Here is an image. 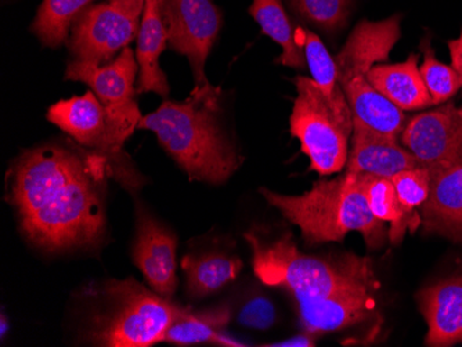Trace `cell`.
Segmentation results:
<instances>
[{
  "label": "cell",
  "mask_w": 462,
  "mask_h": 347,
  "mask_svg": "<svg viewBox=\"0 0 462 347\" xmlns=\"http://www.w3.org/2000/svg\"><path fill=\"white\" fill-rule=\"evenodd\" d=\"M107 158L77 142H51L23 152L12 172L9 201L21 233L48 252L93 247L106 233Z\"/></svg>",
  "instance_id": "obj_1"
},
{
  "label": "cell",
  "mask_w": 462,
  "mask_h": 347,
  "mask_svg": "<svg viewBox=\"0 0 462 347\" xmlns=\"http://www.w3.org/2000/svg\"><path fill=\"white\" fill-rule=\"evenodd\" d=\"M222 90L194 87L183 101L165 100L143 116L139 129L157 136L163 151L191 181L222 185L241 167L243 157L223 125Z\"/></svg>",
  "instance_id": "obj_2"
},
{
  "label": "cell",
  "mask_w": 462,
  "mask_h": 347,
  "mask_svg": "<svg viewBox=\"0 0 462 347\" xmlns=\"http://www.w3.org/2000/svg\"><path fill=\"white\" fill-rule=\"evenodd\" d=\"M244 238L252 251L256 277L269 287L287 289L298 303L316 302L356 289H380L370 258L355 253L326 258L308 255L297 247L291 232L270 240L251 230Z\"/></svg>",
  "instance_id": "obj_3"
},
{
  "label": "cell",
  "mask_w": 462,
  "mask_h": 347,
  "mask_svg": "<svg viewBox=\"0 0 462 347\" xmlns=\"http://www.w3.org/2000/svg\"><path fill=\"white\" fill-rule=\"evenodd\" d=\"M270 205L300 227L308 245L342 242L350 232H359L368 250L385 247L386 223L371 214L360 186L359 173L344 170L338 178H320L302 196H282L261 188Z\"/></svg>",
  "instance_id": "obj_4"
},
{
  "label": "cell",
  "mask_w": 462,
  "mask_h": 347,
  "mask_svg": "<svg viewBox=\"0 0 462 347\" xmlns=\"http://www.w3.org/2000/svg\"><path fill=\"white\" fill-rule=\"evenodd\" d=\"M401 14L381 22L362 20L334 57L353 122L394 140L401 139L409 118L370 84L367 72L389 59L392 49L401 39Z\"/></svg>",
  "instance_id": "obj_5"
},
{
  "label": "cell",
  "mask_w": 462,
  "mask_h": 347,
  "mask_svg": "<svg viewBox=\"0 0 462 347\" xmlns=\"http://www.w3.org/2000/svg\"><path fill=\"white\" fill-rule=\"evenodd\" d=\"M46 118L83 149L107 158L114 178L124 185L134 186L139 181L124 152L125 142L139 129L143 118L139 105L107 107L89 90L85 95L57 101L49 108Z\"/></svg>",
  "instance_id": "obj_6"
},
{
  "label": "cell",
  "mask_w": 462,
  "mask_h": 347,
  "mask_svg": "<svg viewBox=\"0 0 462 347\" xmlns=\"http://www.w3.org/2000/svg\"><path fill=\"white\" fill-rule=\"evenodd\" d=\"M106 292L111 299V313L96 323L92 342L97 346L150 347L162 343L166 331L189 310L134 279H113Z\"/></svg>",
  "instance_id": "obj_7"
},
{
  "label": "cell",
  "mask_w": 462,
  "mask_h": 347,
  "mask_svg": "<svg viewBox=\"0 0 462 347\" xmlns=\"http://www.w3.org/2000/svg\"><path fill=\"white\" fill-rule=\"evenodd\" d=\"M297 97L290 118L291 134L300 142L310 170L320 176L344 172L349 157L353 115L339 113L311 78L293 79Z\"/></svg>",
  "instance_id": "obj_8"
},
{
  "label": "cell",
  "mask_w": 462,
  "mask_h": 347,
  "mask_svg": "<svg viewBox=\"0 0 462 347\" xmlns=\"http://www.w3.org/2000/svg\"><path fill=\"white\" fill-rule=\"evenodd\" d=\"M145 0H104L83 10L67 46L78 61L111 63L139 35Z\"/></svg>",
  "instance_id": "obj_9"
},
{
  "label": "cell",
  "mask_w": 462,
  "mask_h": 347,
  "mask_svg": "<svg viewBox=\"0 0 462 347\" xmlns=\"http://www.w3.org/2000/svg\"><path fill=\"white\" fill-rule=\"evenodd\" d=\"M168 46L186 57L196 87L209 80L205 64L223 27V13L212 0H162Z\"/></svg>",
  "instance_id": "obj_10"
},
{
  "label": "cell",
  "mask_w": 462,
  "mask_h": 347,
  "mask_svg": "<svg viewBox=\"0 0 462 347\" xmlns=\"http://www.w3.org/2000/svg\"><path fill=\"white\" fill-rule=\"evenodd\" d=\"M402 144L427 168L462 163V105L453 101L425 111L407 122Z\"/></svg>",
  "instance_id": "obj_11"
},
{
  "label": "cell",
  "mask_w": 462,
  "mask_h": 347,
  "mask_svg": "<svg viewBox=\"0 0 462 347\" xmlns=\"http://www.w3.org/2000/svg\"><path fill=\"white\" fill-rule=\"evenodd\" d=\"M176 248L175 235L147 212L139 211L132 258L150 288L171 300L178 288Z\"/></svg>",
  "instance_id": "obj_12"
},
{
  "label": "cell",
  "mask_w": 462,
  "mask_h": 347,
  "mask_svg": "<svg viewBox=\"0 0 462 347\" xmlns=\"http://www.w3.org/2000/svg\"><path fill=\"white\" fill-rule=\"evenodd\" d=\"M139 64L131 46L124 49L111 63L97 66L72 59L66 69V80L87 85L104 105L125 108L136 105Z\"/></svg>",
  "instance_id": "obj_13"
},
{
  "label": "cell",
  "mask_w": 462,
  "mask_h": 347,
  "mask_svg": "<svg viewBox=\"0 0 462 347\" xmlns=\"http://www.w3.org/2000/svg\"><path fill=\"white\" fill-rule=\"evenodd\" d=\"M350 142L349 157L344 169L347 172L392 178L402 170L424 167L399 140L383 136L360 123L353 125Z\"/></svg>",
  "instance_id": "obj_14"
},
{
  "label": "cell",
  "mask_w": 462,
  "mask_h": 347,
  "mask_svg": "<svg viewBox=\"0 0 462 347\" xmlns=\"http://www.w3.org/2000/svg\"><path fill=\"white\" fill-rule=\"evenodd\" d=\"M428 324L425 344L448 347L462 342V270L417 295Z\"/></svg>",
  "instance_id": "obj_15"
},
{
  "label": "cell",
  "mask_w": 462,
  "mask_h": 347,
  "mask_svg": "<svg viewBox=\"0 0 462 347\" xmlns=\"http://www.w3.org/2000/svg\"><path fill=\"white\" fill-rule=\"evenodd\" d=\"M375 294L371 289H356L316 302L298 303L300 325L313 335L359 325L375 315Z\"/></svg>",
  "instance_id": "obj_16"
},
{
  "label": "cell",
  "mask_w": 462,
  "mask_h": 347,
  "mask_svg": "<svg viewBox=\"0 0 462 347\" xmlns=\"http://www.w3.org/2000/svg\"><path fill=\"white\" fill-rule=\"evenodd\" d=\"M430 172V196L420 212L425 234L462 243V163Z\"/></svg>",
  "instance_id": "obj_17"
},
{
  "label": "cell",
  "mask_w": 462,
  "mask_h": 347,
  "mask_svg": "<svg viewBox=\"0 0 462 347\" xmlns=\"http://www.w3.org/2000/svg\"><path fill=\"white\" fill-rule=\"evenodd\" d=\"M166 48L168 31L162 15V0H145L137 35V93H155L163 98L170 95V84L160 66L161 54Z\"/></svg>",
  "instance_id": "obj_18"
},
{
  "label": "cell",
  "mask_w": 462,
  "mask_h": 347,
  "mask_svg": "<svg viewBox=\"0 0 462 347\" xmlns=\"http://www.w3.org/2000/svg\"><path fill=\"white\" fill-rule=\"evenodd\" d=\"M418 59L417 54H410L404 63L375 64L367 72L370 84L404 113L425 110L433 105L418 68Z\"/></svg>",
  "instance_id": "obj_19"
},
{
  "label": "cell",
  "mask_w": 462,
  "mask_h": 347,
  "mask_svg": "<svg viewBox=\"0 0 462 347\" xmlns=\"http://www.w3.org/2000/svg\"><path fill=\"white\" fill-rule=\"evenodd\" d=\"M359 178L371 214L381 222L389 223V241L394 247L401 245L407 232L414 234L421 226V214L402 205L391 178L370 173H359Z\"/></svg>",
  "instance_id": "obj_20"
},
{
  "label": "cell",
  "mask_w": 462,
  "mask_h": 347,
  "mask_svg": "<svg viewBox=\"0 0 462 347\" xmlns=\"http://www.w3.org/2000/svg\"><path fill=\"white\" fill-rule=\"evenodd\" d=\"M248 13L258 23L262 32L282 48L277 63L290 68H305V51L300 46L298 27H293L282 0H252Z\"/></svg>",
  "instance_id": "obj_21"
},
{
  "label": "cell",
  "mask_w": 462,
  "mask_h": 347,
  "mask_svg": "<svg viewBox=\"0 0 462 347\" xmlns=\"http://www.w3.org/2000/svg\"><path fill=\"white\" fill-rule=\"evenodd\" d=\"M230 321V309L220 306L217 309L194 313L190 309L166 331L163 342L176 346L214 343L219 346H243L226 338L223 330Z\"/></svg>",
  "instance_id": "obj_22"
},
{
  "label": "cell",
  "mask_w": 462,
  "mask_h": 347,
  "mask_svg": "<svg viewBox=\"0 0 462 347\" xmlns=\"http://www.w3.org/2000/svg\"><path fill=\"white\" fill-rule=\"evenodd\" d=\"M181 269L186 274L187 291L193 297H205L225 288L243 270L237 258L211 253L204 256H184Z\"/></svg>",
  "instance_id": "obj_23"
},
{
  "label": "cell",
  "mask_w": 462,
  "mask_h": 347,
  "mask_svg": "<svg viewBox=\"0 0 462 347\" xmlns=\"http://www.w3.org/2000/svg\"><path fill=\"white\" fill-rule=\"evenodd\" d=\"M100 0H42L31 32L46 48L57 49L67 43L78 15Z\"/></svg>",
  "instance_id": "obj_24"
},
{
  "label": "cell",
  "mask_w": 462,
  "mask_h": 347,
  "mask_svg": "<svg viewBox=\"0 0 462 347\" xmlns=\"http://www.w3.org/2000/svg\"><path fill=\"white\" fill-rule=\"evenodd\" d=\"M298 36L305 51L306 66L310 69L311 79L339 113L352 115L346 96L339 84L335 59L327 50L323 41L308 28L298 27Z\"/></svg>",
  "instance_id": "obj_25"
},
{
  "label": "cell",
  "mask_w": 462,
  "mask_h": 347,
  "mask_svg": "<svg viewBox=\"0 0 462 347\" xmlns=\"http://www.w3.org/2000/svg\"><path fill=\"white\" fill-rule=\"evenodd\" d=\"M293 15L309 27L337 35L346 27L353 0H285Z\"/></svg>",
  "instance_id": "obj_26"
},
{
  "label": "cell",
  "mask_w": 462,
  "mask_h": 347,
  "mask_svg": "<svg viewBox=\"0 0 462 347\" xmlns=\"http://www.w3.org/2000/svg\"><path fill=\"white\" fill-rule=\"evenodd\" d=\"M420 48L424 54V63L420 72L432 97L433 105H445L462 89L461 77L453 67L446 66L436 59L430 35L422 39Z\"/></svg>",
  "instance_id": "obj_27"
},
{
  "label": "cell",
  "mask_w": 462,
  "mask_h": 347,
  "mask_svg": "<svg viewBox=\"0 0 462 347\" xmlns=\"http://www.w3.org/2000/svg\"><path fill=\"white\" fill-rule=\"evenodd\" d=\"M402 205L418 211L424 205L430 190V168L420 167L402 170L391 178Z\"/></svg>",
  "instance_id": "obj_28"
},
{
  "label": "cell",
  "mask_w": 462,
  "mask_h": 347,
  "mask_svg": "<svg viewBox=\"0 0 462 347\" xmlns=\"http://www.w3.org/2000/svg\"><path fill=\"white\" fill-rule=\"evenodd\" d=\"M238 324L248 330L266 331L272 328L277 320L276 306L269 297L256 295L244 303L238 312Z\"/></svg>",
  "instance_id": "obj_29"
},
{
  "label": "cell",
  "mask_w": 462,
  "mask_h": 347,
  "mask_svg": "<svg viewBox=\"0 0 462 347\" xmlns=\"http://www.w3.org/2000/svg\"><path fill=\"white\" fill-rule=\"evenodd\" d=\"M273 347H313L316 346V335L303 333L302 335L293 336L287 341L274 342V343L264 344Z\"/></svg>",
  "instance_id": "obj_30"
},
{
  "label": "cell",
  "mask_w": 462,
  "mask_h": 347,
  "mask_svg": "<svg viewBox=\"0 0 462 347\" xmlns=\"http://www.w3.org/2000/svg\"><path fill=\"white\" fill-rule=\"evenodd\" d=\"M450 50L451 67L458 72L462 79V31L458 39H453L448 42Z\"/></svg>",
  "instance_id": "obj_31"
},
{
  "label": "cell",
  "mask_w": 462,
  "mask_h": 347,
  "mask_svg": "<svg viewBox=\"0 0 462 347\" xmlns=\"http://www.w3.org/2000/svg\"><path fill=\"white\" fill-rule=\"evenodd\" d=\"M0 333H2V338L7 333V321L5 315H2V331H0Z\"/></svg>",
  "instance_id": "obj_32"
}]
</instances>
